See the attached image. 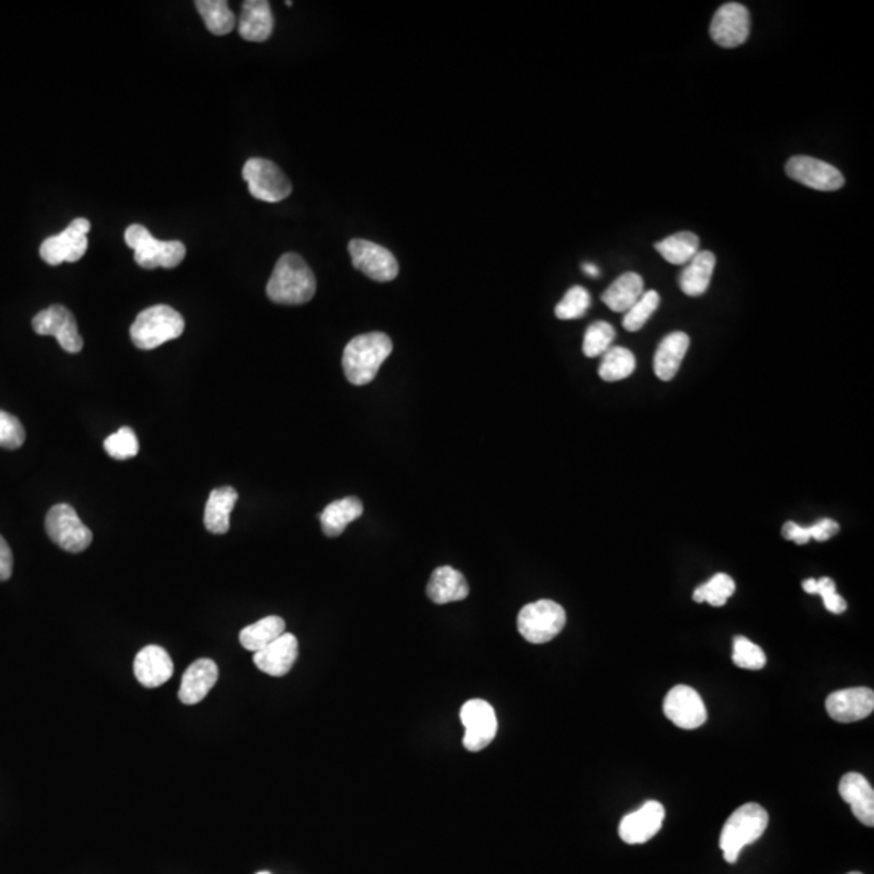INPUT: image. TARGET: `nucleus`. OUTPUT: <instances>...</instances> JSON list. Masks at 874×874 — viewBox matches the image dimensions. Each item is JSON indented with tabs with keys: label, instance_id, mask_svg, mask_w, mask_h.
I'll list each match as a JSON object with an SVG mask.
<instances>
[{
	"label": "nucleus",
	"instance_id": "obj_1",
	"mask_svg": "<svg viewBox=\"0 0 874 874\" xmlns=\"http://www.w3.org/2000/svg\"><path fill=\"white\" fill-rule=\"evenodd\" d=\"M269 300L279 305H303L316 293V277L297 253H285L272 271L268 287Z\"/></svg>",
	"mask_w": 874,
	"mask_h": 874
},
{
	"label": "nucleus",
	"instance_id": "obj_13",
	"mask_svg": "<svg viewBox=\"0 0 874 874\" xmlns=\"http://www.w3.org/2000/svg\"><path fill=\"white\" fill-rule=\"evenodd\" d=\"M460 721L465 727L463 745L468 751H481L493 743L497 734V718L488 701L470 700L460 709Z\"/></svg>",
	"mask_w": 874,
	"mask_h": 874
},
{
	"label": "nucleus",
	"instance_id": "obj_2",
	"mask_svg": "<svg viewBox=\"0 0 874 874\" xmlns=\"http://www.w3.org/2000/svg\"><path fill=\"white\" fill-rule=\"evenodd\" d=\"M391 337L384 332H368L348 342L342 357L345 378L353 386H366L378 376L382 363L392 353Z\"/></svg>",
	"mask_w": 874,
	"mask_h": 874
},
{
	"label": "nucleus",
	"instance_id": "obj_34",
	"mask_svg": "<svg viewBox=\"0 0 874 874\" xmlns=\"http://www.w3.org/2000/svg\"><path fill=\"white\" fill-rule=\"evenodd\" d=\"M735 593V582L727 573H716L705 585L698 586L693 593L695 603H708L714 607L726 606L730 596Z\"/></svg>",
	"mask_w": 874,
	"mask_h": 874
},
{
	"label": "nucleus",
	"instance_id": "obj_24",
	"mask_svg": "<svg viewBox=\"0 0 874 874\" xmlns=\"http://www.w3.org/2000/svg\"><path fill=\"white\" fill-rule=\"evenodd\" d=\"M428 598L436 604L457 603L467 599L470 594V586L459 570L452 569L449 565L434 570L426 588Z\"/></svg>",
	"mask_w": 874,
	"mask_h": 874
},
{
	"label": "nucleus",
	"instance_id": "obj_14",
	"mask_svg": "<svg viewBox=\"0 0 874 874\" xmlns=\"http://www.w3.org/2000/svg\"><path fill=\"white\" fill-rule=\"evenodd\" d=\"M750 12L739 2H727L714 13L709 36L724 49L742 46L750 36Z\"/></svg>",
	"mask_w": 874,
	"mask_h": 874
},
{
	"label": "nucleus",
	"instance_id": "obj_22",
	"mask_svg": "<svg viewBox=\"0 0 874 874\" xmlns=\"http://www.w3.org/2000/svg\"><path fill=\"white\" fill-rule=\"evenodd\" d=\"M272 30H274V17L268 0L243 2L242 17L238 20V33L245 41L263 43L271 38Z\"/></svg>",
	"mask_w": 874,
	"mask_h": 874
},
{
	"label": "nucleus",
	"instance_id": "obj_20",
	"mask_svg": "<svg viewBox=\"0 0 874 874\" xmlns=\"http://www.w3.org/2000/svg\"><path fill=\"white\" fill-rule=\"evenodd\" d=\"M219 679V669L213 659H198L182 677L179 698L183 705H198L213 690Z\"/></svg>",
	"mask_w": 874,
	"mask_h": 874
},
{
	"label": "nucleus",
	"instance_id": "obj_23",
	"mask_svg": "<svg viewBox=\"0 0 874 874\" xmlns=\"http://www.w3.org/2000/svg\"><path fill=\"white\" fill-rule=\"evenodd\" d=\"M688 348L690 337L685 332H672L661 340L653 361L654 373L661 381H671L677 376Z\"/></svg>",
	"mask_w": 874,
	"mask_h": 874
},
{
	"label": "nucleus",
	"instance_id": "obj_18",
	"mask_svg": "<svg viewBox=\"0 0 874 874\" xmlns=\"http://www.w3.org/2000/svg\"><path fill=\"white\" fill-rule=\"evenodd\" d=\"M133 671L143 687H161L174 675V662L162 646L149 645L136 654Z\"/></svg>",
	"mask_w": 874,
	"mask_h": 874
},
{
	"label": "nucleus",
	"instance_id": "obj_45",
	"mask_svg": "<svg viewBox=\"0 0 874 874\" xmlns=\"http://www.w3.org/2000/svg\"><path fill=\"white\" fill-rule=\"evenodd\" d=\"M256 874H271V873H269V871H259V873H256Z\"/></svg>",
	"mask_w": 874,
	"mask_h": 874
},
{
	"label": "nucleus",
	"instance_id": "obj_31",
	"mask_svg": "<svg viewBox=\"0 0 874 874\" xmlns=\"http://www.w3.org/2000/svg\"><path fill=\"white\" fill-rule=\"evenodd\" d=\"M195 7L206 28L216 36L229 34L237 25V17L225 0H196Z\"/></svg>",
	"mask_w": 874,
	"mask_h": 874
},
{
	"label": "nucleus",
	"instance_id": "obj_44",
	"mask_svg": "<svg viewBox=\"0 0 874 874\" xmlns=\"http://www.w3.org/2000/svg\"><path fill=\"white\" fill-rule=\"evenodd\" d=\"M583 271H585L586 274H588V276H591V277H598L599 276V269L596 268V266H594V264H588V263L583 264Z\"/></svg>",
	"mask_w": 874,
	"mask_h": 874
},
{
	"label": "nucleus",
	"instance_id": "obj_30",
	"mask_svg": "<svg viewBox=\"0 0 874 874\" xmlns=\"http://www.w3.org/2000/svg\"><path fill=\"white\" fill-rule=\"evenodd\" d=\"M654 248L667 263L685 266L700 251V238L693 232H679L656 243Z\"/></svg>",
	"mask_w": 874,
	"mask_h": 874
},
{
	"label": "nucleus",
	"instance_id": "obj_28",
	"mask_svg": "<svg viewBox=\"0 0 874 874\" xmlns=\"http://www.w3.org/2000/svg\"><path fill=\"white\" fill-rule=\"evenodd\" d=\"M363 515V504L358 497H345L340 501L332 502L319 515L324 535L329 538H337L344 533L350 523L355 522Z\"/></svg>",
	"mask_w": 874,
	"mask_h": 874
},
{
	"label": "nucleus",
	"instance_id": "obj_9",
	"mask_svg": "<svg viewBox=\"0 0 874 874\" xmlns=\"http://www.w3.org/2000/svg\"><path fill=\"white\" fill-rule=\"evenodd\" d=\"M91 224L85 217L70 222L60 234L46 238L39 248V255L51 266L62 263H77L88 250V232Z\"/></svg>",
	"mask_w": 874,
	"mask_h": 874
},
{
	"label": "nucleus",
	"instance_id": "obj_41",
	"mask_svg": "<svg viewBox=\"0 0 874 874\" xmlns=\"http://www.w3.org/2000/svg\"><path fill=\"white\" fill-rule=\"evenodd\" d=\"M816 594L823 598L824 607L832 614H844L847 611V603L841 594L837 593L836 583L829 577L816 580Z\"/></svg>",
	"mask_w": 874,
	"mask_h": 874
},
{
	"label": "nucleus",
	"instance_id": "obj_15",
	"mask_svg": "<svg viewBox=\"0 0 874 874\" xmlns=\"http://www.w3.org/2000/svg\"><path fill=\"white\" fill-rule=\"evenodd\" d=\"M664 714L672 724L685 730L698 729L708 719L701 696L687 685H677L667 693L664 700Z\"/></svg>",
	"mask_w": 874,
	"mask_h": 874
},
{
	"label": "nucleus",
	"instance_id": "obj_10",
	"mask_svg": "<svg viewBox=\"0 0 874 874\" xmlns=\"http://www.w3.org/2000/svg\"><path fill=\"white\" fill-rule=\"evenodd\" d=\"M348 251L355 269L363 272L373 281L391 282L399 276V261L391 251L378 243L363 238H353L352 242L348 243Z\"/></svg>",
	"mask_w": 874,
	"mask_h": 874
},
{
	"label": "nucleus",
	"instance_id": "obj_17",
	"mask_svg": "<svg viewBox=\"0 0 874 874\" xmlns=\"http://www.w3.org/2000/svg\"><path fill=\"white\" fill-rule=\"evenodd\" d=\"M664 816L666 810L661 803L654 800L646 802L640 810L633 811L620 821V839L628 845L645 844L651 841L661 831Z\"/></svg>",
	"mask_w": 874,
	"mask_h": 874
},
{
	"label": "nucleus",
	"instance_id": "obj_33",
	"mask_svg": "<svg viewBox=\"0 0 874 874\" xmlns=\"http://www.w3.org/2000/svg\"><path fill=\"white\" fill-rule=\"evenodd\" d=\"M839 530H841V527H839V523L836 520L821 518L819 522L811 525V527H800L795 522H787L782 527V536L787 541L803 546V544L810 543L811 539H815L819 543L828 541V539L834 538L839 533Z\"/></svg>",
	"mask_w": 874,
	"mask_h": 874
},
{
	"label": "nucleus",
	"instance_id": "obj_39",
	"mask_svg": "<svg viewBox=\"0 0 874 874\" xmlns=\"http://www.w3.org/2000/svg\"><path fill=\"white\" fill-rule=\"evenodd\" d=\"M590 305L591 297L588 290L583 289L580 285H575L572 289L567 290L561 302L557 303L556 316L562 321L582 318Z\"/></svg>",
	"mask_w": 874,
	"mask_h": 874
},
{
	"label": "nucleus",
	"instance_id": "obj_25",
	"mask_svg": "<svg viewBox=\"0 0 874 874\" xmlns=\"http://www.w3.org/2000/svg\"><path fill=\"white\" fill-rule=\"evenodd\" d=\"M716 268V256L711 251H698L680 274L679 285L688 297L705 295Z\"/></svg>",
	"mask_w": 874,
	"mask_h": 874
},
{
	"label": "nucleus",
	"instance_id": "obj_36",
	"mask_svg": "<svg viewBox=\"0 0 874 874\" xmlns=\"http://www.w3.org/2000/svg\"><path fill=\"white\" fill-rule=\"evenodd\" d=\"M661 297L656 290H648L643 292L638 302L625 313L624 327L628 332L640 331L641 327L648 323V319L653 316L654 311L658 310Z\"/></svg>",
	"mask_w": 874,
	"mask_h": 874
},
{
	"label": "nucleus",
	"instance_id": "obj_12",
	"mask_svg": "<svg viewBox=\"0 0 874 874\" xmlns=\"http://www.w3.org/2000/svg\"><path fill=\"white\" fill-rule=\"evenodd\" d=\"M33 329L39 336L56 337L65 352L78 353L83 348V339L78 332L77 319L72 311L62 305H52L39 311L33 318Z\"/></svg>",
	"mask_w": 874,
	"mask_h": 874
},
{
	"label": "nucleus",
	"instance_id": "obj_46",
	"mask_svg": "<svg viewBox=\"0 0 874 874\" xmlns=\"http://www.w3.org/2000/svg\"><path fill=\"white\" fill-rule=\"evenodd\" d=\"M849 874H862V873H858V871H852V873H849Z\"/></svg>",
	"mask_w": 874,
	"mask_h": 874
},
{
	"label": "nucleus",
	"instance_id": "obj_40",
	"mask_svg": "<svg viewBox=\"0 0 874 874\" xmlns=\"http://www.w3.org/2000/svg\"><path fill=\"white\" fill-rule=\"evenodd\" d=\"M25 428L17 416L0 410V447L2 449H18L25 442Z\"/></svg>",
	"mask_w": 874,
	"mask_h": 874
},
{
	"label": "nucleus",
	"instance_id": "obj_4",
	"mask_svg": "<svg viewBox=\"0 0 874 874\" xmlns=\"http://www.w3.org/2000/svg\"><path fill=\"white\" fill-rule=\"evenodd\" d=\"M185 331V319L172 306L156 305L136 316L130 329L135 347L153 350L170 340L179 339Z\"/></svg>",
	"mask_w": 874,
	"mask_h": 874
},
{
	"label": "nucleus",
	"instance_id": "obj_29",
	"mask_svg": "<svg viewBox=\"0 0 874 874\" xmlns=\"http://www.w3.org/2000/svg\"><path fill=\"white\" fill-rule=\"evenodd\" d=\"M285 633L284 619L277 616L264 617L255 624L248 625L240 632V643L243 648L253 653L264 650L272 641L281 638Z\"/></svg>",
	"mask_w": 874,
	"mask_h": 874
},
{
	"label": "nucleus",
	"instance_id": "obj_26",
	"mask_svg": "<svg viewBox=\"0 0 874 874\" xmlns=\"http://www.w3.org/2000/svg\"><path fill=\"white\" fill-rule=\"evenodd\" d=\"M237 501L238 493L230 486L211 491L204 509V527L209 533L225 535L230 530V514Z\"/></svg>",
	"mask_w": 874,
	"mask_h": 874
},
{
	"label": "nucleus",
	"instance_id": "obj_11",
	"mask_svg": "<svg viewBox=\"0 0 874 874\" xmlns=\"http://www.w3.org/2000/svg\"><path fill=\"white\" fill-rule=\"evenodd\" d=\"M785 174L789 179L802 183L811 190L837 191L845 183L841 170L829 162L810 156L790 157L785 164Z\"/></svg>",
	"mask_w": 874,
	"mask_h": 874
},
{
	"label": "nucleus",
	"instance_id": "obj_6",
	"mask_svg": "<svg viewBox=\"0 0 874 874\" xmlns=\"http://www.w3.org/2000/svg\"><path fill=\"white\" fill-rule=\"evenodd\" d=\"M567 616L561 604L551 599H541L536 603L527 604L518 614V632L528 643L543 645L562 632Z\"/></svg>",
	"mask_w": 874,
	"mask_h": 874
},
{
	"label": "nucleus",
	"instance_id": "obj_3",
	"mask_svg": "<svg viewBox=\"0 0 874 874\" xmlns=\"http://www.w3.org/2000/svg\"><path fill=\"white\" fill-rule=\"evenodd\" d=\"M768 823V811L758 803H745L739 810H735L724 824L719 839L724 860L734 865L739 860L743 847L758 841L768 828Z\"/></svg>",
	"mask_w": 874,
	"mask_h": 874
},
{
	"label": "nucleus",
	"instance_id": "obj_42",
	"mask_svg": "<svg viewBox=\"0 0 874 874\" xmlns=\"http://www.w3.org/2000/svg\"><path fill=\"white\" fill-rule=\"evenodd\" d=\"M13 572V556L10 551V546L2 536H0V582H5L12 577Z\"/></svg>",
	"mask_w": 874,
	"mask_h": 874
},
{
	"label": "nucleus",
	"instance_id": "obj_43",
	"mask_svg": "<svg viewBox=\"0 0 874 874\" xmlns=\"http://www.w3.org/2000/svg\"><path fill=\"white\" fill-rule=\"evenodd\" d=\"M802 588L807 591L808 594H816L815 578H808V580H805V582L802 583Z\"/></svg>",
	"mask_w": 874,
	"mask_h": 874
},
{
	"label": "nucleus",
	"instance_id": "obj_19",
	"mask_svg": "<svg viewBox=\"0 0 874 874\" xmlns=\"http://www.w3.org/2000/svg\"><path fill=\"white\" fill-rule=\"evenodd\" d=\"M298 658V640L292 633L285 632L281 638L272 641L264 650L253 656L255 666L264 674L284 677L289 674Z\"/></svg>",
	"mask_w": 874,
	"mask_h": 874
},
{
	"label": "nucleus",
	"instance_id": "obj_16",
	"mask_svg": "<svg viewBox=\"0 0 874 874\" xmlns=\"http://www.w3.org/2000/svg\"><path fill=\"white\" fill-rule=\"evenodd\" d=\"M874 693L871 688L857 687L839 690L826 698V711L834 721L849 724L862 721L873 713Z\"/></svg>",
	"mask_w": 874,
	"mask_h": 874
},
{
	"label": "nucleus",
	"instance_id": "obj_37",
	"mask_svg": "<svg viewBox=\"0 0 874 874\" xmlns=\"http://www.w3.org/2000/svg\"><path fill=\"white\" fill-rule=\"evenodd\" d=\"M104 449L107 455L115 460H130L140 452V442L135 431L128 426L120 428L117 433L111 434L104 441Z\"/></svg>",
	"mask_w": 874,
	"mask_h": 874
},
{
	"label": "nucleus",
	"instance_id": "obj_7",
	"mask_svg": "<svg viewBox=\"0 0 874 874\" xmlns=\"http://www.w3.org/2000/svg\"><path fill=\"white\" fill-rule=\"evenodd\" d=\"M243 180L248 183L251 196L266 203H279L292 193V183L281 167L263 157L248 159L243 167Z\"/></svg>",
	"mask_w": 874,
	"mask_h": 874
},
{
	"label": "nucleus",
	"instance_id": "obj_5",
	"mask_svg": "<svg viewBox=\"0 0 874 874\" xmlns=\"http://www.w3.org/2000/svg\"><path fill=\"white\" fill-rule=\"evenodd\" d=\"M125 243L135 251L136 264L145 269H174L187 255V248L179 240H157L145 225L140 224L130 225L125 230Z\"/></svg>",
	"mask_w": 874,
	"mask_h": 874
},
{
	"label": "nucleus",
	"instance_id": "obj_38",
	"mask_svg": "<svg viewBox=\"0 0 874 874\" xmlns=\"http://www.w3.org/2000/svg\"><path fill=\"white\" fill-rule=\"evenodd\" d=\"M732 661L735 666L747 671H761L766 666V654L760 646L745 637L734 638V653Z\"/></svg>",
	"mask_w": 874,
	"mask_h": 874
},
{
	"label": "nucleus",
	"instance_id": "obj_21",
	"mask_svg": "<svg viewBox=\"0 0 874 874\" xmlns=\"http://www.w3.org/2000/svg\"><path fill=\"white\" fill-rule=\"evenodd\" d=\"M839 794L849 803L853 816L871 828L874 824V790L865 776L858 773L845 774L839 782Z\"/></svg>",
	"mask_w": 874,
	"mask_h": 874
},
{
	"label": "nucleus",
	"instance_id": "obj_27",
	"mask_svg": "<svg viewBox=\"0 0 874 874\" xmlns=\"http://www.w3.org/2000/svg\"><path fill=\"white\" fill-rule=\"evenodd\" d=\"M643 292H645V285L640 274L625 272L609 285L601 300L604 305L609 306V310L625 314L638 302Z\"/></svg>",
	"mask_w": 874,
	"mask_h": 874
},
{
	"label": "nucleus",
	"instance_id": "obj_32",
	"mask_svg": "<svg viewBox=\"0 0 874 874\" xmlns=\"http://www.w3.org/2000/svg\"><path fill=\"white\" fill-rule=\"evenodd\" d=\"M637 368V358L628 348L611 347L603 355L599 365V378L606 382H617L632 376Z\"/></svg>",
	"mask_w": 874,
	"mask_h": 874
},
{
	"label": "nucleus",
	"instance_id": "obj_8",
	"mask_svg": "<svg viewBox=\"0 0 874 874\" xmlns=\"http://www.w3.org/2000/svg\"><path fill=\"white\" fill-rule=\"evenodd\" d=\"M46 531L59 548L72 554L85 551L93 543V533L81 522L72 505H54L46 517Z\"/></svg>",
	"mask_w": 874,
	"mask_h": 874
},
{
	"label": "nucleus",
	"instance_id": "obj_35",
	"mask_svg": "<svg viewBox=\"0 0 874 874\" xmlns=\"http://www.w3.org/2000/svg\"><path fill=\"white\" fill-rule=\"evenodd\" d=\"M616 339V329L606 321H598L586 329L583 353L588 358L603 357Z\"/></svg>",
	"mask_w": 874,
	"mask_h": 874
}]
</instances>
